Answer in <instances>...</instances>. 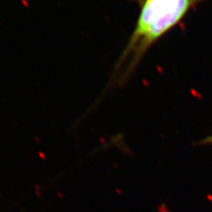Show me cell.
Instances as JSON below:
<instances>
[{
    "mask_svg": "<svg viewBox=\"0 0 212 212\" xmlns=\"http://www.w3.org/2000/svg\"><path fill=\"white\" fill-rule=\"evenodd\" d=\"M204 0H143L135 29L113 71V82L123 84L150 47Z\"/></svg>",
    "mask_w": 212,
    "mask_h": 212,
    "instance_id": "cell-1",
    "label": "cell"
},
{
    "mask_svg": "<svg viewBox=\"0 0 212 212\" xmlns=\"http://www.w3.org/2000/svg\"><path fill=\"white\" fill-rule=\"evenodd\" d=\"M199 144H200V145H210V144H212V135L204 138V139L201 140V141L199 142Z\"/></svg>",
    "mask_w": 212,
    "mask_h": 212,
    "instance_id": "cell-2",
    "label": "cell"
}]
</instances>
